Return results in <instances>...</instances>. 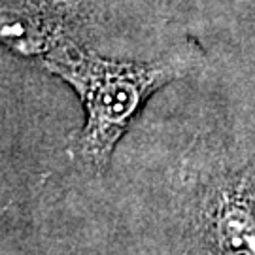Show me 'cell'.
Listing matches in <instances>:
<instances>
[{"mask_svg":"<svg viewBox=\"0 0 255 255\" xmlns=\"http://www.w3.org/2000/svg\"><path fill=\"white\" fill-rule=\"evenodd\" d=\"M201 55L193 38H185L149 61L110 59L82 42L66 40L47 49L40 61L47 72L68 83L80 97L85 125L76 138V153L85 164L102 172L149 97L183 78Z\"/></svg>","mask_w":255,"mask_h":255,"instance_id":"6da1fadb","label":"cell"},{"mask_svg":"<svg viewBox=\"0 0 255 255\" xmlns=\"http://www.w3.org/2000/svg\"><path fill=\"white\" fill-rule=\"evenodd\" d=\"M104 8L106 0H2V36L21 55L42 57L66 40L83 44Z\"/></svg>","mask_w":255,"mask_h":255,"instance_id":"7a4b0ae2","label":"cell"},{"mask_svg":"<svg viewBox=\"0 0 255 255\" xmlns=\"http://www.w3.org/2000/svg\"><path fill=\"white\" fill-rule=\"evenodd\" d=\"M206 227L219 255H255V187L233 176L210 193Z\"/></svg>","mask_w":255,"mask_h":255,"instance_id":"3957f363","label":"cell"}]
</instances>
